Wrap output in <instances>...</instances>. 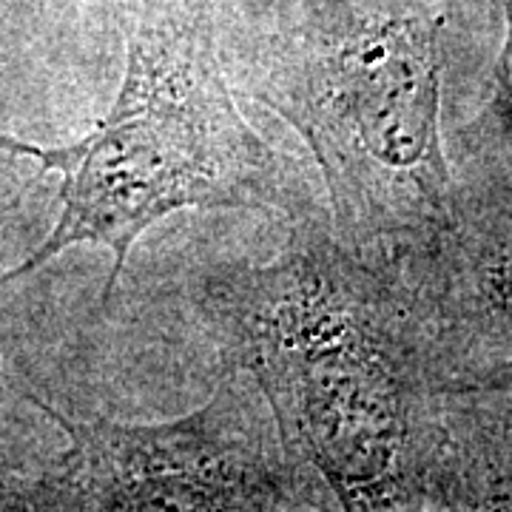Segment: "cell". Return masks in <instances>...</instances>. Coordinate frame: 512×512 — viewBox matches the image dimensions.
Instances as JSON below:
<instances>
[{
  "instance_id": "6da1fadb",
  "label": "cell",
  "mask_w": 512,
  "mask_h": 512,
  "mask_svg": "<svg viewBox=\"0 0 512 512\" xmlns=\"http://www.w3.org/2000/svg\"><path fill=\"white\" fill-rule=\"evenodd\" d=\"M202 316L342 510L436 507L439 362L393 276L333 237L205 279Z\"/></svg>"
},
{
  "instance_id": "7a4b0ae2",
  "label": "cell",
  "mask_w": 512,
  "mask_h": 512,
  "mask_svg": "<svg viewBox=\"0 0 512 512\" xmlns=\"http://www.w3.org/2000/svg\"><path fill=\"white\" fill-rule=\"evenodd\" d=\"M441 29L396 0H293L256 52L251 94L311 148L330 237L384 274L453 214Z\"/></svg>"
},
{
  "instance_id": "3957f363",
  "label": "cell",
  "mask_w": 512,
  "mask_h": 512,
  "mask_svg": "<svg viewBox=\"0 0 512 512\" xmlns=\"http://www.w3.org/2000/svg\"><path fill=\"white\" fill-rule=\"evenodd\" d=\"M0 148L63 180L52 234L0 274V288L89 242L114 256L106 305L154 222L188 208L293 211L276 154L234 103L214 23L191 0H140L120 92L89 134L57 148L0 134Z\"/></svg>"
},
{
  "instance_id": "277c9868",
  "label": "cell",
  "mask_w": 512,
  "mask_h": 512,
  "mask_svg": "<svg viewBox=\"0 0 512 512\" xmlns=\"http://www.w3.org/2000/svg\"><path fill=\"white\" fill-rule=\"evenodd\" d=\"M66 450L37 487L55 510H299L322 507L276 433L254 379L228 365L200 410L160 424L74 421L37 402Z\"/></svg>"
},
{
  "instance_id": "5b68a950",
  "label": "cell",
  "mask_w": 512,
  "mask_h": 512,
  "mask_svg": "<svg viewBox=\"0 0 512 512\" xmlns=\"http://www.w3.org/2000/svg\"><path fill=\"white\" fill-rule=\"evenodd\" d=\"M393 282L447 373L512 362V174L458 188L447 225Z\"/></svg>"
},
{
  "instance_id": "8992f818",
  "label": "cell",
  "mask_w": 512,
  "mask_h": 512,
  "mask_svg": "<svg viewBox=\"0 0 512 512\" xmlns=\"http://www.w3.org/2000/svg\"><path fill=\"white\" fill-rule=\"evenodd\" d=\"M436 404V507H512V362L441 376Z\"/></svg>"
},
{
  "instance_id": "52a82bcc",
  "label": "cell",
  "mask_w": 512,
  "mask_h": 512,
  "mask_svg": "<svg viewBox=\"0 0 512 512\" xmlns=\"http://www.w3.org/2000/svg\"><path fill=\"white\" fill-rule=\"evenodd\" d=\"M504 15V40L495 57L493 94L481 111V123L495 137H512V0H498Z\"/></svg>"
}]
</instances>
